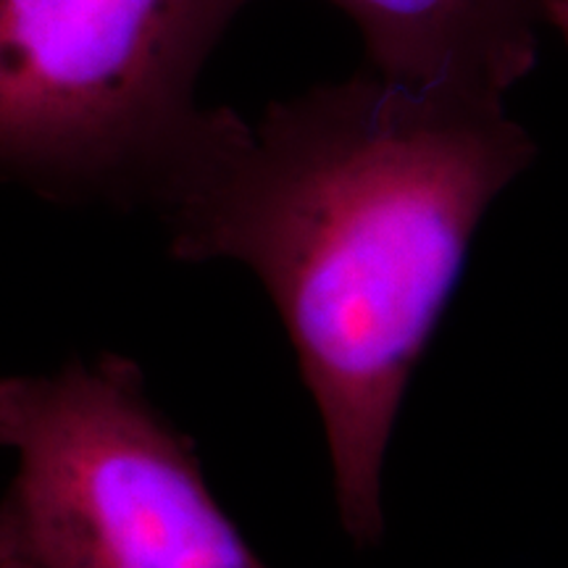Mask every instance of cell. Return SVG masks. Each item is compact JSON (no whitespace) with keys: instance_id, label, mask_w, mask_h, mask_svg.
<instances>
[{"instance_id":"obj_1","label":"cell","mask_w":568,"mask_h":568,"mask_svg":"<svg viewBox=\"0 0 568 568\" xmlns=\"http://www.w3.org/2000/svg\"><path fill=\"white\" fill-rule=\"evenodd\" d=\"M535 155L506 101L366 67L234 119L159 213L174 258L240 261L266 287L361 548L385 531L389 435L468 245Z\"/></svg>"},{"instance_id":"obj_2","label":"cell","mask_w":568,"mask_h":568,"mask_svg":"<svg viewBox=\"0 0 568 568\" xmlns=\"http://www.w3.org/2000/svg\"><path fill=\"white\" fill-rule=\"evenodd\" d=\"M251 0H0V176L161 213L232 109L197 77Z\"/></svg>"},{"instance_id":"obj_3","label":"cell","mask_w":568,"mask_h":568,"mask_svg":"<svg viewBox=\"0 0 568 568\" xmlns=\"http://www.w3.org/2000/svg\"><path fill=\"white\" fill-rule=\"evenodd\" d=\"M0 568H268L119 353L0 379Z\"/></svg>"},{"instance_id":"obj_4","label":"cell","mask_w":568,"mask_h":568,"mask_svg":"<svg viewBox=\"0 0 568 568\" xmlns=\"http://www.w3.org/2000/svg\"><path fill=\"white\" fill-rule=\"evenodd\" d=\"M368 69L410 88L506 101L548 40L568 48V0H329Z\"/></svg>"}]
</instances>
